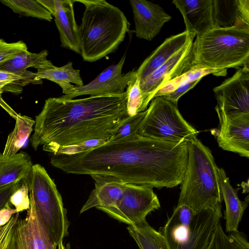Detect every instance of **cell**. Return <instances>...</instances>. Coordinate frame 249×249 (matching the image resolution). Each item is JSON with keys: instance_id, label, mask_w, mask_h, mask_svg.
Here are the masks:
<instances>
[{"instance_id": "6da1fadb", "label": "cell", "mask_w": 249, "mask_h": 249, "mask_svg": "<svg viewBox=\"0 0 249 249\" xmlns=\"http://www.w3.org/2000/svg\"><path fill=\"white\" fill-rule=\"evenodd\" d=\"M188 142H172L138 134L73 155H52L51 164L65 173L104 175L151 188L181 184Z\"/></svg>"}, {"instance_id": "7a4b0ae2", "label": "cell", "mask_w": 249, "mask_h": 249, "mask_svg": "<svg viewBox=\"0 0 249 249\" xmlns=\"http://www.w3.org/2000/svg\"><path fill=\"white\" fill-rule=\"evenodd\" d=\"M126 91L121 95L78 99L49 98L36 116L30 142L35 150L57 154L62 149L91 139L107 141L128 116Z\"/></svg>"}, {"instance_id": "3957f363", "label": "cell", "mask_w": 249, "mask_h": 249, "mask_svg": "<svg viewBox=\"0 0 249 249\" xmlns=\"http://www.w3.org/2000/svg\"><path fill=\"white\" fill-rule=\"evenodd\" d=\"M85 6L79 26L81 55L93 62L115 51L129 31L124 13L105 0H75Z\"/></svg>"}, {"instance_id": "277c9868", "label": "cell", "mask_w": 249, "mask_h": 249, "mask_svg": "<svg viewBox=\"0 0 249 249\" xmlns=\"http://www.w3.org/2000/svg\"><path fill=\"white\" fill-rule=\"evenodd\" d=\"M217 167L211 150L196 137H193L188 142L187 168L178 205L198 212L221 204Z\"/></svg>"}, {"instance_id": "5b68a950", "label": "cell", "mask_w": 249, "mask_h": 249, "mask_svg": "<svg viewBox=\"0 0 249 249\" xmlns=\"http://www.w3.org/2000/svg\"><path fill=\"white\" fill-rule=\"evenodd\" d=\"M193 43L194 64L198 67L227 69L249 64V30L213 28Z\"/></svg>"}, {"instance_id": "8992f818", "label": "cell", "mask_w": 249, "mask_h": 249, "mask_svg": "<svg viewBox=\"0 0 249 249\" xmlns=\"http://www.w3.org/2000/svg\"><path fill=\"white\" fill-rule=\"evenodd\" d=\"M222 217L221 204L198 212L184 205H177L159 231L166 249H207Z\"/></svg>"}, {"instance_id": "52a82bcc", "label": "cell", "mask_w": 249, "mask_h": 249, "mask_svg": "<svg viewBox=\"0 0 249 249\" xmlns=\"http://www.w3.org/2000/svg\"><path fill=\"white\" fill-rule=\"evenodd\" d=\"M21 181L28 187L30 203L50 240L57 246L69 235L70 222L54 182L39 164H33L29 173Z\"/></svg>"}, {"instance_id": "ba28073f", "label": "cell", "mask_w": 249, "mask_h": 249, "mask_svg": "<svg viewBox=\"0 0 249 249\" xmlns=\"http://www.w3.org/2000/svg\"><path fill=\"white\" fill-rule=\"evenodd\" d=\"M198 133L184 119L177 105L163 96L151 101L138 130L141 136L172 142H189Z\"/></svg>"}, {"instance_id": "9c48e42d", "label": "cell", "mask_w": 249, "mask_h": 249, "mask_svg": "<svg viewBox=\"0 0 249 249\" xmlns=\"http://www.w3.org/2000/svg\"><path fill=\"white\" fill-rule=\"evenodd\" d=\"M160 207V201L153 188L125 183L119 203L113 207L99 210L121 222L133 225L146 221V216Z\"/></svg>"}, {"instance_id": "30bf717a", "label": "cell", "mask_w": 249, "mask_h": 249, "mask_svg": "<svg viewBox=\"0 0 249 249\" xmlns=\"http://www.w3.org/2000/svg\"><path fill=\"white\" fill-rule=\"evenodd\" d=\"M213 90L219 119L249 114V65L238 68L233 76Z\"/></svg>"}, {"instance_id": "8fae6325", "label": "cell", "mask_w": 249, "mask_h": 249, "mask_svg": "<svg viewBox=\"0 0 249 249\" xmlns=\"http://www.w3.org/2000/svg\"><path fill=\"white\" fill-rule=\"evenodd\" d=\"M194 40L173 55L150 74L140 80L144 105L147 106L156 92L166 82L191 70L194 66Z\"/></svg>"}, {"instance_id": "7c38bea8", "label": "cell", "mask_w": 249, "mask_h": 249, "mask_svg": "<svg viewBox=\"0 0 249 249\" xmlns=\"http://www.w3.org/2000/svg\"><path fill=\"white\" fill-rule=\"evenodd\" d=\"M50 240L34 205L23 218L18 217L8 234L2 249H56Z\"/></svg>"}, {"instance_id": "4fadbf2b", "label": "cell", "mask_w": 249, "mask_h": 249, "mask_svg": "<svg viewBox=\"0 0 249 249\" xmlns=\"http://www.w3.org/2000/svg\"><path fill=\"white\" fill-rule=\"evenodd\" d=\"M125 58L126 54H124L117 64L108 67L90 83L80 87L75 86L71 92L59 97L63 99H72L85 95L94 96L124 93L129 83L136 77V70L133 69L126 73L122 74Z\"/></svg>"}, {"instance_id": "5bb4252c", "label": "cell", "mask_w": 249, "mask_h": 249, "mask_svg": "<svg viewBox=\"0 0 249 249\" xmlns=\"http://www.w3.org/2000/svg\"><path fill=\"white\" fill-rule=\"evenodd\" d=\"M220 128L212 133L224 150L249 158V114L219 119Z\"/></svg>"}, {"instance_id": "9a60e30c", "label": "cell", "mask_w": 249, "mask_h": 249, "mask_svg": "<svg viewBox=\"0 0 249 249\" xmlns=\"http://www.w3.org/2000/svg\"><path fill=\"white\" fill-rule=\"evenodd\" d=\"M137 37L152 40L172 17L159 4L145 0H129Z\"/></svg>"}, {"instance_id": "2e32d148", "label": "cell", "mask_w": 249, "mask_h": 249, "mask_svg": "<svg viewBox=\"0 0 249 249\" xmlns=\"http://www.w3.org/2000/svg\"><path fill=\"white\" fill-rule=\"evenodd\" d=\"M172 2L183 18L186 31L198 37L214 28L213 0H174Z\"/></svg>"}, {"instance_id": "e0dca14e", "label": "cell", "mask_w": 249, "mask_h": 249, "mask_svg": "<svg viewBox=\"0 0 249 249\" xmlns=\"http://www.w3.org/2000/svg\"><path fill=\"white\" fill-rule=\"evenodd\" d=\"M94 188L91 192L80 213L92 208L99 210L115 206L122 197L125 183L112 177L92 175Z\"/></svg>"}, {"instance_id": "ac0fdd59", "label": "cell", "mask_w": 249, "mask_h": 249, "mask_svg": "<svg viewBox=\"0 0 249 249\" xmlns=\"http://www.w3.org/2000/svg\"><path fill=\"white\" fill-rule=\"evenodd\" d=\"M52 15L59 33L61 46L81 54L79 26L73 10V0H53Z\"/></svg>"}, {"instance_id": "d6986e66", "label": "cell", "mask_w": 249, "mask_h": 249, "mask_svg": "<svg viewBox=\"0 0 249 249\" xmlns=\"http://www.w3.org/2000/svg\"><path fill=\"white\" fill-rule=\"evenodd\" d=\"M214 28L249 30V0H213Z\"/></svg>"}, {"instance_id": "ffe728a7", "label": "cell", "mask_w": 249, "mask_h": 249, "mask_svg": "<svg viewBox=\"0 0 249 249\" xmlns=\"http://www.w3.org/2000/svg\"><path fill=\"white\" fill-rule=\"evenodd\" d=\"M196 35L187 31L167 38L141 64L136 70V76L140 80L150 74L190 41Z\"/></svg>"}, {"instance_id": "44dd1931", "label": "cell", "mask_w": 249, "mask_h": 249, "mask_svg": "<svg viewBox=\"0 0 249 249\" xmlns=\"http://www.w3.org/2000/svg\"><path fill=\"white\" fill-rule=\"evenodd\" d=\"M217 171L220 193L226 206L224 212L226 231L229 233L237 231L239 223L249 204V196L248 195L244 201L240 200L238 190L231 186L224 170L217 167Z\"/></svg>"}, {"instance_id": "7402d4cb", "label": "cell", "mask_w": 249, "mask_h": 249, "mask_svg": "<svg viewBox=\"0 0 249 249\" xmlns=\"http://www.w3.org/2000/svg\"><path fill=\"white\" fill-rule=\"evenodd\" d=\"M33 165L31 157L21 151L7 157L0 153V187L21 181L29 173Z\"/></svg>"}, {"instance_id": "603a6c76", "label": "cell", "mask_w": 249, "mask_h": 249, "mask_svg": "<svg viewBox=\"0 0 249 249\" xmlns=\"http://www.w3.org/2000/svg\"><path fill=\"white\" fill-rule=\"evenodd\" d=\"M48 53L46 50H42L39 53L23 51L11 59L1 64L0 70L22 75L27 71L28 68L33 67L37 71L53 68L55 66L47 59Z\"/></svg>"}, {"instance_id": "cb8c5ba5", "label": "cell", "mask_w": 249, "mask_h": 249, "mask_svg": "<svg viewBox=\"0 0 249 249\" xmlns=\"http://www.w3.org/2000/svg\"><path fill=\"white\" fill-rule=\"evenodd\" d=\"M72 62H69L67 64L60 67L55 66L53 68L37 70L36 73L39 80L45 79L58 84L62 89L64 95L71 92L74 86L80 87L84 85L80 75V71L74 69Z\"/></svg>"}, {"instance_id": "d4e9b609", "label": "cell", "mask_w": 249, "mask_h": 249, "mask_svg": "<svg viewBox=\"0 0 249 249\" xmlns=\"http://www.w3.org/2000/svg\"><path fill=\"white\" fill-rule=\"evenodd\" d=\"M127 230L140 249H166L162 234L145 221L142 223L129 225Z\"/></svg>"}, {"instance_id": "484cf974", "label": "cell", "mask_w": 249, "mask_h": 249, "mask_svg": "<svg viewBox=\"0 0 249 249\" xmlns=\"http://www.w3.org/2000/svg\"><path fill=\"white\" fill-rule=\"evenodd\" d=\"M15 120V127L8 135L2 153L5 156L9 157L18 153L29 137L35 123L32 118L20 114Z\"/></svg>"}, {"instance_id": "4316f807", "label": "cell", "mask_w": 249, "mask_h": 249, "mask_svg": "<svg viewBox=\"0 0 249 249\" xmlns=\"http://www.w3.org/2000/svg\"><path fill=\"white\" fill-rule=\"evenodd\" d=\"M210 74L216 76H225L227 69H218L194 66L190 71L164 84L155 93L153 98L163 96L175 90L178 87L190 82L201 80Z\"/></svg>"}, {"instance_id": "83f0119b", "label": "cell", "mask_w": 249, "mask_h": 249, "mask_svg": "<svg viewBox=\"0 0 249 249\" xmlns=\"http://www.w3.org/2000/svg\"><path fill=\"white\" fill-rule=\"evenodd\" d=\"M207 249H249V243L245 235L240 231L231 232L227 234L220 221Z\"/></svg>"}, {"instance_id": "f1b7e54d", "label": "cell", "mask_w": 249, "mask_h": 249, "mask_svg": "<svg viewBox=\"0 0 249 249\" xmlns=\"http://www.w3.org/2000/svg\"><path fill=\"white\" fill-rule=\"evenodd\" d=\"M0 2L16 13L51 21V14L37 0H3Z\"/></svg>"}, {"instance_id": "f546056e", "label": "cell", "mask_w": 249, "mask_h": 249, "mask_svg": "<svg viewBox=\"0 0 249 249\" xmlns=\"http://www.w3.org/2000/svg\"><path fill=\"white\" fill-rule=\"evenodd\" d=\"M125 91L127 94L126 110L128 116L134 115L147 109L144 105L139 78L136 76L131 80Z\"/></svg>"}, {"instance_id": "4dcf8cb0", "label": "cell", "mask_w": 249, "mask_h": 249, "mask_svg": "<svg viewBox=\"0 0 249 249\" xmlns=\"http://www.w3.org/2000/svg\"><path fill=\"white\" fill-rule=\"evenodd\" d=\"M146 110L124 118L114 129L107 142H112L138 134L139 124Z\"/></svg>"}, {"instance_id": "1f68e13d", "label": "cell", "mask_w": 249, "mask_h": 249, "mask_svg": "<svg viewBox=\"0 0 249 249\" xmlns=\"http://www.w3.org/2000/svg\"><path fill=\"white\" fill-rule=\"evenodd\" d=\"M21 184L10 197L9 202L15 207L17 213L28 211L30 209V201L27 185L21 181Z\"/></svg>"}, {"instance_id": "d6a6232c", "label": "cell", "mask_w": 249, "mask_h": 249, "mask_svg": "<svg viewBox=\"0 0 249 249\" xmlns=\"http://www.w3.org/2000/svg\"><path fill=\"white\" fill-rule=\"evenodd\" d=\"M26 51H28V48L22 41L8 43L0 39V65L11 59L18 53Z\"/></svg>"}, {"instance_id": "836d02e7", "label": "cell", "mask_w": 249, "mask_h": 249, "mask_svg": "<svg viewBox=\"0 0 249 249\" xmlns=\"http://www.w3.org/2000/svg\"><path fill=\"white\" fill-rule=\"evenodd\" d=\"M107 142L106 140L101 139L87 140L80 143L64 148L57 154L73 155L83 152L102 145Z\"/></svg>"}, {"instance_id": "e575fe53", "label": "cell", "mask_w": 249, "mask_h": 249, "mask_svg": "<svg viewBox=\"0 0 249 249\" xmlns=\"http://www.w3.org/2000/svg\"><path fill=\"white\" fill-rule=\"evenodd\" d=\"M197 80L193 82H188L178 87L175 90L163 96L167 100L177 105L180 97L190 89H193L199 82Z\"/></svg>"}, {"instance_id": "d590c367", "label": "cell", "mask_w": 249, "mask_h": 249, "mask_svg": "<svg viewBox=\"0 0 249 249\" xmlns=\"http://www.w3.org/2000/svg\"><path fill=\"white\" fill-rule=\"evenodd\" d=\"M21 181H15L0 187V210L9 202L10 197L20 185Z\"/></svg>"}, {"instance_id": "8d00e7d4", "label": "cell", "mask_w": 249, "mask_h": 249, "mask_svg": "<svg viewBox=\"0 0 249 249\" xmlns=\"http://www.w3.org/2000/svg\"><path fill=\"white\" fill-rule=\"evenodd\" d=\"M19 217V213L14 214L8 222L0 227V249H2L4 243L18 219Z\"/></svg>"}, {"instance_id": "74e56055", "label": "cell", "mask_w": 249, "mask_h": 249, "mask_svg": "<svg viewBox=\"0 0 249 249\" xmlns=\"http://www.w3.org/2000/svg\"><path fill=\"white\" fill-rule=\"evenodd\" d=\"M0 94V105L9 114V115L16 119L18 115L12 108L10 107L1 98Z\"/></svg>"}, {"instance_id": "f35d334b", "label": "cell", "mask_w": 249, "mask_h": 249, "mask_svg": "<svg viewBox=\"0 0 249 249\" xmlns=\"http://www.w3.org/2000/svg\"><path fill=\"white\" fill-rule=\"evenodd\" d=\"M249 179H248L247 182L243 181L241 184V186L243 189V194H247L249 192Z\"/></svg>"}, {"instance_id": "ab89813d", "label": "cell", "mask_w": 249, "mask_h": 249, "mask_svg": "<svg viewBox=\"0 0 249 249\" xmlns=\"http://www.w3.org/2000/svg\"><path fill=\"white\" fill-rule=\"evenodd\" d=\"M58 249H70L71 246L70 243H68L66 247H65V246L63 245V242L61 241L58 245Z\"/></svg>"}, {"instance_id": "60d3db41", "label": "cell", "mask_w": 249, "mask_h": 249, "mask_svg": "<svg viewBox=\"0 0 249 249\" xmlns=\"http://www.w3.org/2000/svg\"><path fill=\"white\" fill-rule=\"evenodd\" d=\"M8 84L5 82H0V94L3 92V88L8 85Z\"/></svg>"}]
</instances>
